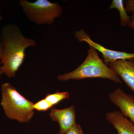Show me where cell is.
Listing matches in <instances>:
<instances>
[{"instance_id":"6da1fadb","label":"cell","mask_w":134,"mask_h":134,"mask_svg":"<svg viewBox=\"0 0 134 134\" xmlns=\"http://www.w3.org/2000/svg\"><path fill=\"white\" fill-rule=\"evenodd\" d=\"M0 39L3 46L0 59L2 74L12 78L24 62L25 50L36 47L37 43L35 40L25 37L19 26L14 23L3 26L0 30Z\"/></svg>"},{"instance_id":"7a4b0ae2","label":"cell","mask_w":134,"mask_h":134,"mask_svg":"<svg viewBox=\"0 0 134 134\" xmlns=\"http://www.w3.org/2000/svg\"><path fill=\"white\" fill-rule=\"evenodd\" d=\"M89 78L108 79L116 83H122L119 77L100 59L98 51L91 46L87 51L85 60L80 66L72 72L58 76L60 81Z\"/></svg>"},{"instance_id":"3957f363","label":"cell","mask_w":134,"mask_h":134,"mask_svg":"<svg viewBox=\"0 0 134 134\" xmlns=\"http://www.w3.org/2000/svg\"><path fill=\"white\" fill-rule=\"evenodd\" d=\"M1 92V104L6 116L20 123L30 122L34 115V103L22 96L9 82L2 85Z\"/></svg>"},{"instance_id":"277c9868","label":"cell","mask_w":134,"mask_h":134,"mask_svg":"<svg viewBox=\"0 0 134 134\" xmlns=\"http://www.w3.org/2000/svg\"><path fill=\"white\" fill-rule=\"evenodd\" d=\"M19 4L29 20L37 25H51L62 14L61 6L48 0H37L33 2L20 0Z\"/></svg>"},{"instance_id":"5b68a950","label":"cell","mask_w":134,"mask_h":134,"mask_svg":"<svg viewBox=\"0 0 134 134\" xmlns=\"http://www.w3.org/2000/svg\"><path fill=\"white\" fill-rule=\"evenodd\" d=\"M75 36L80 43L85 42L89 44L90 46L93 47L101 53L104 59L103 61L108 66L111 63L118 60L134 59V53H127L111 50L96 43L91 39L89 35L83 29L75 31Z\"/></svg>"},{"instance_id":"8992f818","label":"cell","mask_w":134,"mask_h":134,"mask_svg":"<svg viewBox=\"0 0 134 134\" xmlns=\"http://www.w3.org/2000/svg\"><path fill=\"white\" fill-rule=\"evenodd\" d=\"M109 97L111 102L119 107L122 115L134 124V96L118 88L109 94Z\"/></svg>"},{"instance_id":"52a82bcc","label":"cell","mask_w":134,"mask_h":134,"mask_svg":"<svg viewBox=\"0 0 134 134\" xmlns=\"http://www.w3.org/2000/svg\"><path fill=\"white\" fill-rule=\"evenodd\" d=\"M50 115L53 121L59 124V130L58 134H66L76 123V114L74 105L62 109L52 108Z\"/></svg>"},{"instance_id":"ba28073f","label":"cell","mask_w":134,"mask_h":134,"mask_svg":"<svg viewBox=\"0 0 134 134\" xmlns=\"http://www.w3.org/2000/svg\"><path fill=\"white\" fill-rule=\"evenodd\" d=\"M108 66L134 93V59L118 60Z\"/></svg>"},{"instance_id":"9c48e42d","label":"cell","mask_w":134,"mask_h":134,"mask_svg":"<svg viewBox=\"0 0 134 134\" xmlns=\"http://www.w3.org/2000/svg\"><path fill=\"white\" fill-rule=\"evenodd\" d=\"M106 119L115 128L118 134H134V125L118 111L107 113Z\"/></svg>"},{"instance_id":"30bf717a","label":"cell","mask_w":134,"mask_h":134,"mask_svg":"<svg viewBox=\"0 0 134 134\" xmlns=\"http://www.w3.org/2000/svg\"><path fill=\"white\" fill-rule=\"evenodd\" d=\"M122 0H113L110 5V9H116L119 10L120 18V25L122 26H128L131 21L130 17L127 12Z\"/></svg>"},{"instance_id":"8fae6325","label":"cell","mask_w":134,"mask_h":134,"mask_svg":"<svg viewBox=\"0 0 134 134\" xmlns=\"http://www.w3.org/2000/svg\"><path fill=\"white\" fill-rule=\"evenodd\" d=\"M70 96V94L68 92L56 91L54 93H48L44 98L53 107L58 104L61 101L69 98Z\"/></svg>"},{"instance_id":"7c38bea8","label":"cell","mask_w":134,"mask_h":134,"mask_svg":"<svg viewBox=\"0 0 134 134\" xmlns=\"http://www.w3.org/2000/svg\"><path fill=\"white\" fill-rule=\"evenodd\" d=\"M33 107L34 110L38 111L45 112L52 108L53 107L44 98L34 103Z\"/></svg>"},{"instance_id":"4fadbf2b","label":"cell","mask_w":134,"mask_h":134,"mask_svg":"<svg viewBox=\"0 0 134 134\" xmlns=\"http://www.w3.org/2000/svg\"><path fill=\"white\" fill-rule=\"evenodd\" d=\"M66 134H83V131L81 126L76 123Z\"/></svg>"},{"instance_id":"5bb4252c","label":"cell","mask_w":134,"mask_h":134,"mask_svg":"<svg viewBox=\"0 0 134 134\" xmlns=\"http://www.w3.org/2000/svg\"><path fill=\"white\" fill-rule=\"evenodd\" d=\"M125 5L127 13H134V0H127L125 1Z\"/></svg>"},{"instance_id":"9a60e30c","label":"cell","mask_w":134,"mask_h":134,"mask_svg":"<svg viewBox=\"0 0 134 134\" xmlns=\"http://www.w3.org/2000/svg\"><path fill=\"white\" fill-rule=\"evenodd\" d=\"M130 17L131 21L129 25L128 26L130 28L133 29L134 30V13H132Z\"/></svg>"},{"instance_id":"2e32d148","label":"cell","mask_w":134,"mask_h":134,"mask_svg":"<svg viewBox=\"0 0 134 134\" xmlns=\"http://www.w3.org/2000/svg\"><path fill=\"white\" fill-rule=\"evenodd\" d=\"M3 50V46L1 40L0 39V59L1 57L2 54ZM3 74L2 71L1 66H0V79H1V75Z\"/></svg>"},{"instance_id":"e0dca14e","label":"cell","mask_w":134,"mask_h":134,"mask_svg":"<svg viewBox=\"0 0 134 134\" xmlns=\"http://www.w3.org/2000/svg\"><path fill=\"white\" fill-rule=\"evenodd\" d=\"M2 19V16L1 14V10H0V21H1Z\"/></svg>"}]
</instances>
